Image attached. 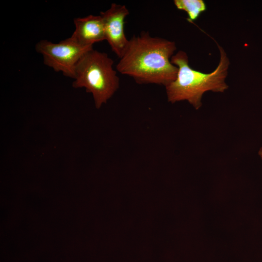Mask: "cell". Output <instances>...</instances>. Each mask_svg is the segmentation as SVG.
I'll return each mask as SVG.
<instances>
[{
	"label": "cell",
	"mask_w": 262,
	"mask_h": 262,
	"mask_svg": "<svg viewBox=\"0 0 262 262\" xmlns=\"http://www.w3.org/2000/svg\"><path fill=\"white\" fill-rule=\"evenodd\" d=\"M174 4L178 10L187 14V19L192 23L207 9L206 4L203 0H174Z\"/></svg>",
	"instance_id": "cell-7"
},
{
	"label": "cell",
	"mask_w": 262,
	"mask_h": 262,
	"mask_svg": "<svg viewBox=\"0 0 262 262\" xmlns=\"http://www.w3.org/2000/svg\"><path fill=\"white\" fill-rule=\"evenodd\" d=\"M258 153L261 159H262V147L260 148Z\"/></svg>",
	"instance_id": "cell-8"
},
{
	"label": "cell",
	"mask_w": 262,
	"mask_h": 262,
	"mask_svg": "<svg viewBox=\"0 0 262 262\" xmlns=\"http://www.w3.org/2000/svg\"><path fill=\"white\" fill-rule=\"evenodd\" d=\"M129 13L125 5L113 3L108 9L101 12L100 15L104 23L106 40L119 58L129 42L124 30L125 19Z\"/></svg>",
	"instance_id": "cell-5"
},
{
	"label": "cell",
	"mask_w": 262,
	"mask_h": 262,
	"mask_svg": "<svg viewBox=\"0 0 262 262\" xmlns=\"http://www.w3.org/2000/svg\"><path fill=\"white\" fill-rule=\"evenodd\" d=\"M35 49L43 56L45 65L56 72H61L64 76L74 79L78 63L85 53L93 48L81 46L69 37L58 43L42 40L37 43Z\"/></svg>",
	"instance_id": "cell-4"
},
{
	"label": "cell",
	"mask_w": 262,
	"mask_h": 262,
	"mask_svg": "<svg viewBox=\"0 0 262 262\" xmlns=\"http://www.w3.org/2000/svg\"><path fill=\"white\" fill-rule=\"evenodd\" d=\"M176 43L143 31L129 40L128 46L116 66L121 74L132 77L139 84L165 87L177 77L178 68L171 58Z\"/></svg>",
	"instance_id": "cell-1"
},
{
	"label": "cell",
	"mask_w": 262,
	"mask_h": 262,
	"mask_svg": "<svg viewBox=\"0 0 262 262\" xmlns=\"http://www.w3.org/2000/svg\"><path fill=\"white\" fill-rule=\"evenodd\" d=\"M113 65V60L107 53L92 49L76 66L72 86L85 88L91 93L97 109L106 103L119 88V78Z\"/></svg>",
	"instance_id": "cell-3"
},
{
	"label": "cell",
	"mask_w": 262,
	"mask_h": 262,
	"mask_svg": "<svg viewBox=\"0 0 262 262\" xmlns=\"http://www.w3.org/2000/svg\"><path fill=\"white\" fill-rule=\"evenodd\" d=\"M75 30L69 37L84 47L93 46L97 42L106 40L104 23L100 15H89L74 19Z\"/></svg>",
	"instance_id": "cell-6"
},
{
	"label": "cell",
	"mask_w": 262,
	"mask_h": 262,
	"mask_svg": "<svg viewBox=\"0 0 262 262\" xmlns=\"http://www.w3.org/2000/svg\"><path fill=\"white\" fill-rule=\"evenodd\" d=\"M217 46L220 53L219 62L214 70L209 73L193 69L184 51L179 50L172 56L171 62L178 67V72L176 79L165 86L169 102L174 103L187 100L197 110L202 105L201 99L205 92H223L228 88L225 80L229 60L223 48L218 44Z\"/></svg>",
	"instance_id": "cell-2"
}]
</instances>
